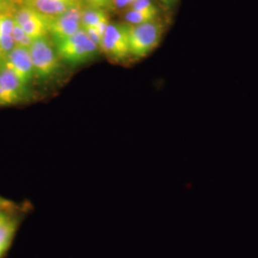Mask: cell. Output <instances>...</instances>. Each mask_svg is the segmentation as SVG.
<instances>
[{
  "instance_id": "3957f363",
  "label": "cell",
  "mask_w": 258,
  "mask_h": 258,
  "mask_svg": "<svg viewBox=\"0 0 258 258\" xmlns=\"http://www.w3.org/2000/svg\"><path fill=\"white\" fill-rule=\"evenodd\" d=\"M28 50L37 78L49 79L57 72L60 58L47 37L34 40Z\"/></svg>"
},
{
  "instance_id": "5b68a950",
  "label": "cell",
  "mask_w": 258,
  "mask_h": 258,
  "mask_svg": "<svg viewBox=\"0 0 258 258\" xmlns=\"http://www.w3.org/2000/svg\"><path fill=\"white\" fill-rule=\"evenodd\" d=\"M83 11L82 4L78 3L65 13L55 16L47 17L48 34H50L54 42L71 37L82 28Z\"/></svg>"
},
{
  "instance_id": "2e32d148",
  "label": "cell",
  "mask_w": 258,
  "mask_h": 258,
  "mask_svg": "<svg viewBox=\"0 0 258 258\" xmlns=\"http://www.w3.org/2000/svg\"><path fill=\"white\" fill-rule=\"evenodd\" d=\"M89 8L102 9L107 8L112 5V0H85Z\"/></svg>"
},
{
  "instance_id": "52a82bcc",
  "label": "cell",
  "mask_w": 258,
  "mask_h": 258,
  "mask_svg": "<svg viewBox=\"0 0 258 258\" xmlns=\"http://www.w3.org/2000/svg\"><path fill=\"white\" fill-rule=\"evenodd\" d=\"M27 96V86L19 80L0 57V105H12L23 101Z\"/></svg>"
},
{
  "instance_id": "8992f818",
  "label": "cell",
  "mask_w": 258,
  "mask_h": 258,
  "mask_svg": "<svg viewBox=\"0 0 258 258\" xmlns=\"http://www.w3.org/2000/svg\"><path fill=\"white\" fill-rule=\"evenodd\" d=\"M12 15L15 21L34 40L49 35L46 16L40 14L31 6L20 5L16 7Z\"/></svg>"
},
{
  "instance_id": "6da1fadb",
  "label": "cell",
  "mask_w": 258,
  "mask_h": 258,
  "mask_svg": "<svg viewBox=\"0 0 258 258\" xmlns=\"http://www.w3.org/2000/svg\"><path fill=\"white\" fill-rule=\"evenodd\" d=\"M55 48L58 57L70 65H81L94 58L99 48L81 29L75 35L55 41Z\"/></svg>"
},
{
  "instance_id": "ba28073f",
  "label": "cell",
  "mask_w": 258,
  "mask_h": 258,
  "mask_svg": "<svg viewBox=\"0 0 258 258\" xmlns=\"http://www.w3.org/2000/svg\"><path fill=\"white\" fill-rule=\"evenodd\" d=\"M0 57L25 86L32 82L35 72L27 48L16 46L7 55Z\"/></svg>"
},
{
  "instance_id": "d6986e66",
  "label": "cell",
  "mask_w": 258,
  "mask_h": 258,
  "mask_svg": "<svg viewBox=\"0 0 258 258\" xmlns=\"http://www.w3.org/2000/svg\"><path fill=\"white\" fill-rule=\"evenodd\" d=\"M10 209H6V208H1L0 207V227L5 224L6 222L9 221L10 219L13 217L10 214Z\"/></svg>"
},
{
  "instance_id": "4fadbf2b",
  "label": "cell",
  "mask_w": 258,
  "mask_h": 258,
  "mask_svg": "<svg viewBox=\"0 0 258 258\" xmlns=\"http://www.w3.org/2000/svg\"><path fill=\"white\" fill-rule=\"evenodd\" d=\"M158 10L153 11H135L130 10L125 14L124 19L130 25H139L156 19Z\"/></svg>"
},
{
  "instance_id": "8fae6325",
  "label": "cell",
  "mask_w": 258,
  "mask_h": 258,
  "mask_svg": "<svg viewBox=\"0 0 258 258\" xmlns=\"http://www.w3.org/2000/svg\"><path fill=\"white\" fill-rule=\"evenodd\" d=\"M19 219L12 217L9 221L6 222L0 227V258L9 249L12 245V241L15 237V234L18 230Z\"/></svg>"
},
{
  "instance_id": "277c9868",
  "label": "cell",
  "mask_w": 258,
  "mask_h": 258,
  "mask_svg": "<svg viewBox=\"0 0 258 258\" xmlns=\"http://www.w3.org/2000/svg\"><path fill=\"white\" fill-rule=\"evenodd\" d=\"M128 24H108L102 37L101 49L111 60L120 62L130 56Z\"/></svg>"
},
{
  "instance_id": "30bf717a",
  "label": "cell",
  "mask_w": 258,
  "mask_h": 258,
  "mask_svg": "<svg viewBox=\"0 0 258 258\" xmlns=\"http://www.w3.org/2000/svg\"><path fill=\"white\" fill-rule=\"evenodd\" d=\"M14 24L12 14H0V56L7 55L16 47L12 37Z\"/></svg>"
},
{
  "instance_id": "ffe728a7",
  "label": "cell",
  "mask_w": 258,
  "mask_h": 258,
  "mask_svg": "<svg viewBox=\"0 0 258 258\" xmlns=\"http://www.w3.org/2000/svg\"><path fill=\"white\" fill-rule=\"evenodd\" d=\"M0 207L1 208H6V209H11L12 204L10 203L9 201L0 197Z\"/></svg>"
},
{
  "instance_id": "9a60e30c",
  "label": "cell",
  "mask_w": 258,
  "mask_h": 258,
  "mask_svg": "<svg viewBox=\"0 0 258 258\" xmlns=\"http://www.w3.org/2000/svg\"><path fill=\"white\" fill-rule=\"evenodd\" d=\"M130 10L135 11H153L157 10L156 6L151 0H136L131 6Z\"/></svg>"
},
{
  "instance_id": "7c38bea8",
  "label": "cell",
  "mask_w": 258,
  "mask_h": 258,
  "mask_svg": "<svg viewBox=\"0 0 258 258\" xmlns=\"http://www.w3.org/2000/svg\"><path fill=\"white\" fill-rule=\"evenodd\" d=\"M104 23H109V22H108V16L103 10L88 8L83 11V19H82L83 29L96 27Z\"/></svg>"
},
{
  "instance_id": "5bb4252c",
  "label": "cell",
  "mask_w": 258,
  "mask_h": 258,
  "mask_svg": "<svg viewBox=\"0 0 258 258\" xmlns=\"http://www.w3.org/2000/svg\"><path fill=\"white\" fill-rule=\"evenodd\" d=\"M12 37L14 39L15 45L17 47H22V48H27L28 49L34 41V39L32 37H29L25 33V31L20 27L16 21L14 24V28H13Z\"/></svg>"
},
{
  "instance_id": "e0dca14e",
  "label": "cell",
  "mask_w": 258,
  "mask_h": 258,
  "mask_svg": "<svg viewBox=\"0 0 258 258\" xmlns=\"http://www.w3.org/2000/svg\"><path fill=\"white\" fill-rule=\"evenodd\" d=\"M136 0H112V5L117 9H123L131 6Z\"/></svg>"
},
{
  "instance_id": "9c48e42d",
  "label": "cell",
  "mask_w": 258,
  "mask_h": 258,
  "mask_svg": "<svg viewBox=\"0 0 258 258\" xmlns=\"http://www.w3.org/2000/svg\"><path fill=\"white\" fill-rule=\"evenodd\" d=\"M80 3L79 0H29L26 4L46 17H55Z\"/></svg>"
},
{
  "instance_id": "7a4b0ae2",
  "label": "cell",
  "mask_w": 258,
  "mask_h": 258,
  "mask_svg": "<svg viewBox=\"0 0 258 258\" xmlns=\"http://www.w3.org/2000/svg\"><path fill=\"white\" fill-rule=\"evenodd\" d=\"M130 25V24H129ZM164 34V25L156 19L139 25H130L129 52L133 57L142 58L156 48Z\"/></svg>"
},
{
  "instance_id": "44dd1931",
  "label": "cell",
  "mask_w": 258,
  "mask_h": 258,
  "mask_svg": "<svg viewBox=\"0 0 258 258\" xmlns=\"http://www.w3.org/2000/svg\"><path fill=\"white\" fill-rule=\"evenodd\" d=\"M163 4H165L166 7H172L174 6L178 0H160Z\"/></svg>"
},
{
  "instance_id": "ac0fdd59",
  "label": "cell",
  "mask_w": 258,
  "mask_h": 258,
  "mask_svg": "<svg viewBox=\"0 0 258 258\" xmlns=\"http://www.w3.org/2000/svg\"><path fill=\"white\" fill-rule=\"evenodd\" d=\"M14 10V6L8 0H0V14H11L10 11H12L13 14Z\"/></svg>"
}]
</instances>
